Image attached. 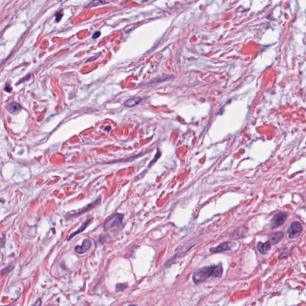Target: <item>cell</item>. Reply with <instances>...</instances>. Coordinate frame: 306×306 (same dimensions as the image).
<instances>
[{"mask_svg": "<svg viewBox=\"0 0 306 306\" xmlns=\"http://www.w3.org/2000/svg\"><path fill=\"white\" fill-rule=\"evenodd\" d=\"M284 237V233L282 232H277L272 233L268 237V241L271 245H276L280 242Z\"/></svg>", "mask_w": 306, "mask_h": 306, "instance_id": "obj_9", "label": "cell"}, {"mask_svg": "<svg viewBox=\"0 0 306 306\" xmlns=\"http://www.w3.org/2000/svg\"><path fill=\"white\" fill-rule=\"evenodd\" d=\"M100 35H101V32L99 31H97L93 34V35H92V38L94 39L98 38Z\"/></svg>", "mask_w": 306, "mask_h": 306, "instance_id": "obj_16", "label": "cell"}, {"mask_svg": "<svg viewBox=\"0 0 306 306\" xmlns=\"http://www.w3.org/2000/svg\"><path fill=\"white\" fill-rule=\"evenodd\" d=\"M105 130H107V131H109L110 130H111V127H110V126H107V127L105 129Z\"/></svg>", "mask_w": 306, "mask_h": 306, "instance_id": "obj_20", "label": "cell"}, {"mask_svg": "<svg viewBox=\"0 0 306 306\" xmlns=\"http://www.w3.org/2000/svg\"><path fill=\"white\" fill-rule=\"evenodd\" d=\"M287 218V213L285 212H280L273 216L270 221L271 228H276L282 226Z\"/></svg>", "mask_w": 306, "mask_h": 306, "instance_id": "obj_4", "label": "cell"}, {"mask_svg": "<svg viewBox=\"0 0 306 306\" xmlns=\"http://www.w3.org/2000/svg\"><path fill=\"white\" fill-rule=\"evenodd\" d=\"M124 215L116 213L110 216L104 223V228L106 230H116L121 227Z\"/></svg>", "mask_w": 306, "mask_h": 306, "instance_id": "obj_2", "label": "cell"}, {"mask_svg": "<svg viewBox=\"0 0 306 306\" xmlns=\"http://www.w3.org/2000/svg\"><path fill=\"white\" fill-rule=\"evenodd\" d=\"M93 221V218H90L89 219H88L87 221H86L82 225L81 227L77 230H76L75 232H73L67 239V241H69L70 240H71L73 238H74L76 235H77L82 232H83L86 229V228L92 223Z\"/></svg>", "mask_w": 306, "mask_h": 306, "instance_id": "obj_8", "label": "cell"}, {"mask_svg": "<svg viewBox=\"0 0 306 306\" xmlns=\"http://www.w3.org/2000/svg\"><path fill=\"white\" fill-rule=\"evenodd\" d=\"M141 100H142V99L139 97L132 98L129 99H127L124 103V105L127 107H135V105H138L141 101Z\"/></svg>", "mask_w": 306, "mask_h": 306, "instance_id": "obj_12", "label": "cell"}, {"mask_svg": "<svg viewBox=\"0 0 306 306\" xmlns=\"http://www.w3.org/2000/svg\"><path fill=\"white\" fill-rule=\"evenodd\" d=\"M128 306H137V305H135V304H130V305H129Z\"/></svg>", "mask_w": 306, "mask_h": 306, "instance_id": "obj_21", "label": "cell"}, {"mask_svg": "<svg viewBox=\"0 0 306 306\" xmlns=\"http://www.w3.org/2000/svg\"><path fill=\"white\" fill-rule=\"evenodd\" d=\"M302 226L298 221H293L291 223L288 229V235L289 239H295L298 238L302 232Z\"/></svg>", "mask_w": 306, "mask_h": 306, "instance_id": "obj_3", "label": "cell"}, {"mask_svg": "<svg viewBox=\"0 0 306 306\" xmlns=\"http://www.w3.org/2000/svg\"><path fill=\"white\" fill-rule=\"evenodd\" d=\"M107 3H108V2L102 1H92L91 3H90L86 7L87 8H90V7H93L98 6H99V5L107 4Z\"/></svg>", "mask_w": 306, "mask_h": 306, "instance_id": "obj_13", "label": "cell"}, {"mask_svg": "<svg viewBox=\"0 0 306 306\" xmlns=\"http://www.w3.org/2000/svg\"><path fill=\"white\" fill-rule=\"evenodd\" d=\"M4 241H5V238H3L1 239V247H4Z\"/></svg>", "mask_w": 306, "mask_h": 306, "instance_id": "obj_18", "label": "cell"}, {"mask_svg": "<svg viewBox=\"0 0 306 306\" xmlns=\"http://www.w3.org/2000/svg\"><path fill=\"white\" fill-rule=\"evenodd\" d=\"M92 246V242L89 239H85L80 246H76L75 251L79 254H83L87 252Z\"/></svg>", "mask_w": 306, "mask_h": 306, "instance_id": "obj_7", "label": "cell"}, {"mask_svg": "<svg viewBox=\"0 0 306 306\" xmlns=\"http://www.w3.org/2000/svg\"><path fill=\"white\" fill-rule=\"evenodd\" d=\"M62 16H63V15L60 13V12L57 13L56 14V22H59L60 20V19L62 18Z\"/></svg>", "mask_w": 306, "mask_h": 306, "instance_id": "obj_15", "label": "cell"}, {"mask_svg": "<svg viewBox=\"0 0 306 306\" xmlns=\"http://www.w3.org/2000/svg\"><path fill=\"white\" fill-rule=\"evenodd\" d=\"M21 108H22L21 106L19 104L15 102L9 104L7 106V110L10 113H12V114H15V113L19 112L21 110Z\"/></svg>", "mask_w": 306, "mask_h": 306, "instance_id": "obj_11", "label": "cell"}, {"mask_svg": "<svg viewBox=\"0 0 306 306\" xmlns=\"http://www.w3.org/2000/svg\"><path fill=\"white\" fill-rule=\"evenodd\" d=\"M257 249L258 251L262 254H267L271 248V244L269 241H267L265 243L262 242H258L257 245Z\"/></svg>", "mask_w": 306, "mask_h": 306, "instance_id": "obj_10", "label": "cell"}, {"mask_svg": "<svg viewBox=\"0 0 306 306\" xmlns=\"http://www.w3.org/2000/svg\"><path fill=\"white\" fill-rule=\"evenodd\" d=\"M41 304V298H38L37 301L34 303V305H32V306H40Z\"/></svg>", "mask_w": 306, "mask_h": 306, "instance_id": "obj_17", "label": "cell"}, {"mask_svg": "<svg viewBox=\"0 0 306 306\" xmlns=\"http://www.w3.org/2000/svg\"><path fill=\"white\" fill-rule=\"evenodd\" d=\"M232 242H224L215 248H212L210 249V252L212 253L221 252L231 250L233 247Z\"/></svg>", "mask_w": 306, "mask_h": 306, "instance_id": "obj_6", "label": "cell"}, {"mask_svg": "<svg viewBox=\"0 0 306 306\" xmlns=\"http://www.w3.org/2000/svg\"><path fill=\"white\" fill-rule=\"evenodd\" d=\"M223 273V268L221 264L205 267L199 269L193 276V280L196 285L205 282L210 277H221Z\"/></svg>", "mask_w": 306, "mask_h": 306, "instance_id": "obj_1", "label": "cell"}, {"mask_svg": "<svg viewBox=\"0 0 306 306\" xmlns=\"http://www.w3.org/2000/svg\"><path fill=\"white\" fill-rule=\"evenodd\" d=\"M5 90H6L7 92H10V90H11V89H10V88H9V87H6V88H5Z\"/></svg>", "mask_w": 306, "mask_h": 306, "instance_id": "obj_19", "label": "cell"}, {"mask_svg": "<svg viewBox=\"0 0 306 306\" xmlns=\"http://www.w3.org/2000/svg\"><path fill=\"white\" fill-rule=\"evenodd\" d=\"M128 287L127 283H119L116 285V291L120 292L124 291Z\"/></svg>", "mask_w": 306, "mask_h": 306, "instance_id": "obj_14", "label": "cell"}, {"mask_svg": "<svg viewBox=\"0 0 306 306\" xmlns=\"http://www.w3.org/2000/svg\"><path fill=\"white\" fill-rule=\"evenodd\" d=\"M101 199L100 197H99L98 199H97L96 200H95L94 202L90 203V204H88L86 206H85V207L82 208L80 211L77 212H75V213H74L72 214H71L69 217H74V218H75V217H78L83 214H84L85 213H86V212L88 211H89L90 210L92 209L93 207H95L96 206H97L101 202Z\"/></svg>", "mask_w": 306, "mask_h": 306, "instance_id": "obj_5", "label": "cell"}]
</instances>
